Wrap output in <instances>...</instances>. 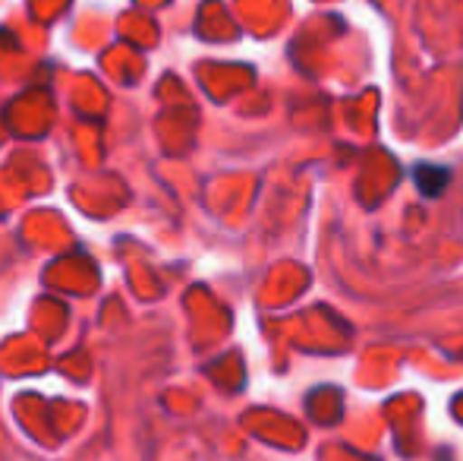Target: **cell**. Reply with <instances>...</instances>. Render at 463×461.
I'll return each instance as SVG.
<instances>
[{
    "mask_svg": "<svg viewBox=\"0 0 463 461\" xmlns=\"http://www.w3.org/2000/svg\"><path fill=\"white\" fill-rule=\"evenodd\" d=\"M413 178H416V187L422 190V197L435 199V197H441V190L448 187L451 171H448L445 165H429V161H420V165L413 168Z\"/></svg>",
    "mask_w": 463,
    "mask_h": 461,
    "instance_id": "cell-1",
    "label": "cell"
}]
</instances>
